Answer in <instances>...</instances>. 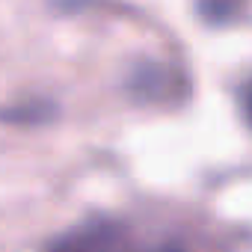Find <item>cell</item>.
I'll list each match as a JSON object with an SVG mask.
<instances>
[{"label":"cell","mask_w":252,"mask_h":252,"mask_svg":"<svg viewBox=\"0 0 252 252\" xmlns=\"http://www.w3.org/2000/svg\"><path fill=\"white\" fill-rule=\"evenodd\" d=\"M131 240L116 222H89L83 228H74L63 234L57 243L48 246V252H128Z\"/></svg>","instance_id":"6da1fadb"},{"label":"cell","mask_w":252,"mask_h":252,"mask_svg":"<svg viewBox=\"0 0 252 252\" xmlns=\"http://www.w3.org/2000/svg\"><path fill=\"white\" fill-rule=\"evenodd\" d=\"M128 252H184V249H181L178 243H169V240H166V243H152V246H134V243H131Z\"/></svg>","instance_id":"7a4b0ae2"},{"label":"cell","mask_w":252,"mask_h":252,"mask_svg":"<svg viewBox=\"0 0 252 252\" xmlns=\"http://www.w3.org/2000/svg\"><path fill=\"white\" fill-rule=\"evenodd\" d=\"M243 107H246V116H249V122H252V83H249L246 92H243Z\"/></svg>","instance_id":"3957f363"}]
</instances>
